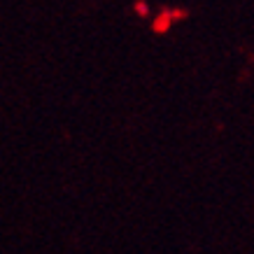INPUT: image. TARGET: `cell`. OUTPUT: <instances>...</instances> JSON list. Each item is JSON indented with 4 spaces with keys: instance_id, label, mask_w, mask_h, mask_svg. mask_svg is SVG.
I'll list each match as a JSON object with an SVG mask.
<instances>
[{
    "instance_id": "6da1fadb",
    "label": "cell",
    "mask_w": 254,
    "mask_h": 254,
    "mask_svg": "<svg viewBox=\"0 0 254 254\" xmlns=\"http://www.w3.org/2000/svg\"><path fill=\"white\" fill-rule=\"evenodd\" d=\"M135 9H138L140 14H147V5H145V2H138V5H135Z\"/></svg>"
}]
</instances>
